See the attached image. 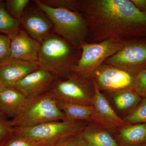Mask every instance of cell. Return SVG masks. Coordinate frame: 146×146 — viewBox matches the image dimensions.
<instances>
[{
    "instance_id": "obj_4",
    "label": "cell",
    "mask_w": 146,
    "mask_h": 146,
    "mask_svg": "<svg viewBox=\"0 0 146 146\" xmlns=\"http://www.w3.org/2000/svg\"><path fill=\"white\" fill-rule=\"evenodd\" d=\"M65 115L49 92L27 99L17 115L11 120L15 128H26L56 121H65Z\"/></svg>"
},
{
    "instance_id": "obj_16",
    "label": "cell",
    "mask_w": 146,
    "mask_h": 146,
    "mask_svg": "<svg viewBox=\"0 0 146 146\" xmlns=\"http://www.w3.org/2000/svg\"><path fill=\"white\" fill-rule=\"evenodd\" d=\"M95 86V93L92 105L102 119L109 125L115 132L120 128L129 124L125 122L116 113L103 93Z\"/></svg>"
},
{
    "instance_id": "obj_18",
    "label": "cell",
    "mask_w": 146,
    "mask_h": 146,
    "mask_svg": "<svg viewBox=\"0 0 146 146\" xmlns=\"http://www.w3.org/2000/svg\"><path fill=\"white\" fill-rule=\"evenodd\" d=\"M114 136L120 146H135L146 143V124H129L119 129Z\"/></svg>"
},
{
    "instance_id": "obj_29",
    "label": "cell",
    "mask_w": 146,
    "mask_h": 146,
    "mask_svg": "<svg viewBox=\"0 0 146 146\" xmlns=\"http://www.w3.org/2000/svg\"><path fill=\"white\" fill-rule=\"evenodd\" d=\"M138 10L146 13V0H131Z\"/></svg>"
},
{
    "instance_id": "obj_9",
    "label": "cell",
    "mask_w": 146,
    "mask_h": 146,
    "mask_svg": "<svg viewBox=\"0 0 146 146\" xmlns=\"http://www.w3.org/2000/svg\"><path fill=\"white\" fill-rule=\"evenodd\" d=\"M136 76L104 63L94 72L91 80L106 95L123 90H135Z\"/></svg>"
},
{
    "instance_id": "obj_19",
    "label": "cell",
    "mask_w": 146,
    "mask_h": 146,
    "mask_svg": "<svg viewBox=\"0 0 146 146\" xmlns=\"http://www.w3.org/2000/svg\"><path fill=\"white\" fill-rule=\"evenodd\" d=\"M27 99L14 88H5L0 92V108L6 116L13 118L20 111Z\"/></svg>"
},
{
    "instance_id": "obj_26",
    "label": "cell",
    "mask_w": 146,
    "mask_h": 146,
    "mask_svg": "<svg viewBox=\"0 0 146 146\" xmlns=\"http://www.w3.org/2000/svg\"><path fill=\"white\" fill-rule=\"evenodd\" d=\"M43 3L53 7L68 9L76 11L77 0H40Z\"/></svg>"
},
{
    "instance_id": "obj_7",
    "label": "cell",
    "mask_w": 146,
    "mask_h": 146,
    "mask_svg": "<svg viewBox=\"0 0 146 146\" xmlns=\"http://www.w3.org/2000/svg\"><path fill=\"white\" fill-rule=\"evenodd\" d=\"M48 92L57 101L92 106L95 86L92 80L81 78L72 73L66 78L58 79Z\"/></svg>"
},
{
    "instance_id": "obj_24",
    "label": "cell",
    "mask_w": 146,
    "mask_h": 146,
    "mask_svg": "<svg viewBox=\"0 0 146 146\" xmlns=\"http://www.w3.org/2000/svg\"><path fill=\"white\" fill-rule=\"evenodd\" d=\"M15 132V128L13 126L10 120L5 119L0 115V143L6 141Z\"/></svg>"
},
{
    "instance_id": "obj_8",
    "label": "cell",
    "mask_w": 146,
    "mask_h": 146,
    "mask_svg": "<svg viewBox=\"0 0 146 146\" xmlns=\"http://www.w3.org/2000/svg\"><path fill=\"white\" fill-rule=\"evenodd\" d=\"M104 63L137 75L146 69V38L124 42L121 48Z\"/></svg>"
},
{
    "instance_id": "obj_15",
    "label": "cell",
    "mask_w": 146,
    "mask_h": 146,
    "mask_svg": "<svg viewBox=\"0 0 146 146\" xmlns=\"http://www.w3.org/2000/svg\"><path fill=\"white\" fill-rule=\"evenodd\" d=\"M104 95L121 119L132 112L143 98L133 90H123Z\"/></svg>"
},
{
    "instance_id": "obj_20",
    "label": "cell",
    "mask_w": 146,
    "mask_h": 146,
    "mask_svg": "<svg viewBox=\"0 0 146 146\" xmlns=\"http://www.w3.org/2000/svg\"><path fill=\"white\" fill-rule=\"evenodd\" d=\"M21 21L9 15L5 7V1H0V33L8 35L20 29Z\"/></svg>"
},
{
    "instance_id": "obj_28",
    "label": "cell",
    "mask_w": 146,
    "mask_h": 146,
    "mask_svg": "<svg viewBox=\"0 0 146 146\" xmlns=\"http://www.w3.org/2000/svg\"><path fill=\"white\" fill-rule=\"evenodd\" d=\"M54 146H86L80 133L59 141Z\"/></svg>"
},
{
    "instance_id": "obj_21",
    "label": "cell",
    "mask_w": 146,
    "mask_h": 146,
    "mask_svg": "<svg viewBox=\"0 0 146 146\" xmlns=\"http://www.w3.org/2000/svg\"><path fill=\"white\" fill-rule=\"evenodd\" d=\"M122 119L131 124H146V98H143L133 111Z\"/></svg>"
},
{
    "instance_id": "obj_22",
    "label": "cell",
    "mask_w": 146,
    "mask_h": 146,
    "mask_svg": "<svg viewBox=\"0 0 146 146\" xmlns=\"http://www.w3.org/2000/svg\"><path fill=\"white\" fill-rule=\"evenodd\" d=\"M30 3V0H7L5 1L7 11L11 17L19 21H21L25 9Z\"/></svg>"
},
{
    "instance_id": "obj_6",
    "label": "cell",
    "mask_w": 146,
    "mask_h": 146,
    "mask_svg": "<svg viewBox=\"0 0 146 146\" xmlns=\"http://www.w3.org/2000/svg\"><path fill=\"white\" fill-rule=\"evenodd\" d=\"M89 123L80 121L50 122L26 128H15V133L33 141L54 146L59 141L78 134Z\"/></svg>"
},
{
    "instance_id": "obj_30",
    "label": "cell",
    "mask_w": 146,
    "mask_h": 146,
    "mask_svg": "<svg viewBox=\"0 0 146 146\" xmlns=\"http://www.w3.org/2000/svg\"><path fill=\"white\" fill-rule=\"evenodd\" d=\"M5 86L3 84L2 82L0 81V92L5 88Z\"/></svg>"
},
{
    "instance_id": "obj_13",
    "label": "cell",
    "mask_w": 146,
    "mask_h": 146,
    "mask_svg": "<svg viewBox=\"0 0 146 146\" xmlns=\"http://www.w3.org/2000/svg\"><path fill=\"white\" fill-rule=\"evenodd\" d=\"M39 68L38 62L10 58L0 64V81L5 88H14L18 82Z\"/></svg>"
},
{
    "instance_id": "obj_1",
    "label": "cell",
    "mask_w": 146,
    "mask_h": 146,
    "mask_svg": "<svg viewBox=\"0 0 146 146\" xmlns=\"http://www.w3.org/2000/svg\"><path fill=\"white\" fill-rule=\"evenodd\" d=\"M77 4L87 22V43L146 38V13L131 0H77Z\"/></svg>"
},
{
    "instance_id": "obj_5",
    "label": "cell",
    "mask_w": 146,
    "mask_h": 146,
    "mask_svg": "<svg viewBox=\"0 0 146 146\" xmlns=\"http://www.w3.org/2000/svg\"><path fill=\"white\" fill-rule=\"evenodd\" d=\"M124 43L113 40L96 43L85 42L80 47L81 56L73 73L81 78L91 80L94 72L108 58L118 52Z\"/></svg>"
},
{
    "instance_id": "obj_23",
    "label": "cell",
    "mask_w": 146,
    "mask_h": 146,
    "mask_svg": "<svg viewBox=\"0 0 146 146\" xmlns=\"http://www.w3.org/2000/svg\"><path fill=\"white\" fill-rule=\"evenodd\" d=\"M0 146H54L39 143L31 139L14 133L6 141L0 143Z\"/></svg>"
},
{
    "instance_id": "obj_2",
    "label": "cell",
    "mask_w": 146,
    "mask_h": 146,
    "mask_svg": "<svg viewBox=\"0 0 146 146\" xmlns=\"http://www.w3.org/2000/svg\"><path fill=\"white\" fill-rule=\"evenodd\" d=\"M81 48L73 46L61 36L53 33L41 45L38 63L39 68L57 77L65 79L73 73L81 56Z\"/></svg>"
},
{
    "instance_id": "obj_31",
    "label": "cell",
    "mask_w": 146,
    "mask_h": 146,
    "mask_svg": "<svg viewBox=\"0 0 146 146\" xmlns=\"http://www.w3.org/2000/svg\"><path fill=\"white\" fill-rule=\"evenodd\" d=\"M0 115H1V116H3V117H5L6 115L4 112H3L2 110H1V109L0 108Z\"/></svg>"
},
{
    "instance_id": "obj_3",
    "label": "cell",
    "mask_w": 146,
    "mask_h": 146,
    "mask_svg": "<svg viewBox=\"0 0 146 146\" xmlns=\"http://www.w3.org/2000/svg\"><path fill=\"white\" fill-rule=\"evenodd\" d=\"M33 2L50 19L55 33L77 48H80L82 45L87 42L89 29L81 13L68 9L51 7L40 0Z\"/></svg>"
},
{
    "instance_id": "obj_10",
    "label": "cell",
    "mask_w": 146,
    "mask_h": 146,
    "mask_svg": "<svg viewBox=\"0 0 146 146\" xmlns=\"http://www.w3.org/2000/svg\"><path fill=\"white\" fill-rule=\"evenodd\" d=\"M20 21L25 31L40 45L47 36L54 33L52 22L35 4L33 6L28 5Z\"/></svg>"
},
{
    "instance_id": "obj_12",
    "label": "cell",
    "mask_w": 146,
    "mask_h": 146,
    "mask_svg": "<svg viewBox=\"0 0 146 146\" xmlns=\"http://www.w3.org/2000/svg\"><path fill=\"white\" fill-rule=\"evenodd\" d=\"M11 40L10 58L30 62H38L41 45L24 30L8 35Z\"/></svg>"
},
{
    "instance_id": "obj_25",
    "label": "cell",
    "mask_w": 146,
    "mask_h": 146,
    "mask_svg": "<svg viewBox=\"0 0 146 146\" xmlns=\"http://www.w3.org/2000/svg\"><path fill=\"white\" fill-rule=\"evenodd\" d=\"M10 46L8 35L0 33V64L10 58Z\"/></svg>"
},
{
    "instance_id": "obj_14",
    "label": "cell",
    "mask_w": 146,
    "mask_h": 146,
    "mask_svg": "<svg viewBox=\"0 0 146 146\" xmlns=\"http://www.w3.org/2000/svg\"><path fill=\"white\" fill-rule=\"evenodd\" d=\"M58 105L65 115V121H80L96 124L106 128L113 134V129L101 117L93 106L73 104L57 101Z\"/></svg>"
},
{
    "instance_id": "obj_11",
    "label": "cell",
    "mask_w": 146,
    "mask_h": 146,
    "mask_svg": "<svg viewBox=\"0 0 146 146\" xmlns=\"http://www.w3.org/2000/svg\"><path fill=\"white\" fill-rule=\"evenodd\" d=\"M57 79L52 73L39 68L18 82L14 88L27 99L33 98L48 92Z\"/></svg>"
},
{
    "instance_id": "obj_17",
    "label": "cell",
    "mask_w": 146,
    "mask_h": 146,
    "mask_svg": "<svg viewBox=\"0 0 146 146\" xmlns=\"http://www.w3.org/2000/svg\"><path fill=\"white\" fill-rule=\"evenodd\" d=\"M80 134L86 146H120L113 133L99 125L88 124Z\"/></svg>"
},
{
    "instance_id": "obj_27",
    "label": "cell",
    "mask_w": 146,
    "mask_h": 146,
    "mask_svg": "<svg viewBox=\"0 0 146 146\" xmlns=\"http://www.w3.org/2000/svg\"><path fill=\"white\" fill-rule=\"evenodd\" d=\"M135 91L142 98H146V69L136 75Z\"/></svg>"
},
{
    "instance_id": "obj_32",
    "label": "cell",
    "mask_w": 146,
    "mask_h": 146,
    "mask_svg": "<svg viewBox=\"0 0 146 146\" xmlns=\"http://www.w3.org/2000/svg\"><path fill=\"white\" fill-rule=\"evenodd\" d=\"M135 146H146V143H143L140 144V145H137Z\"/></svg>"
}]
</instances>
